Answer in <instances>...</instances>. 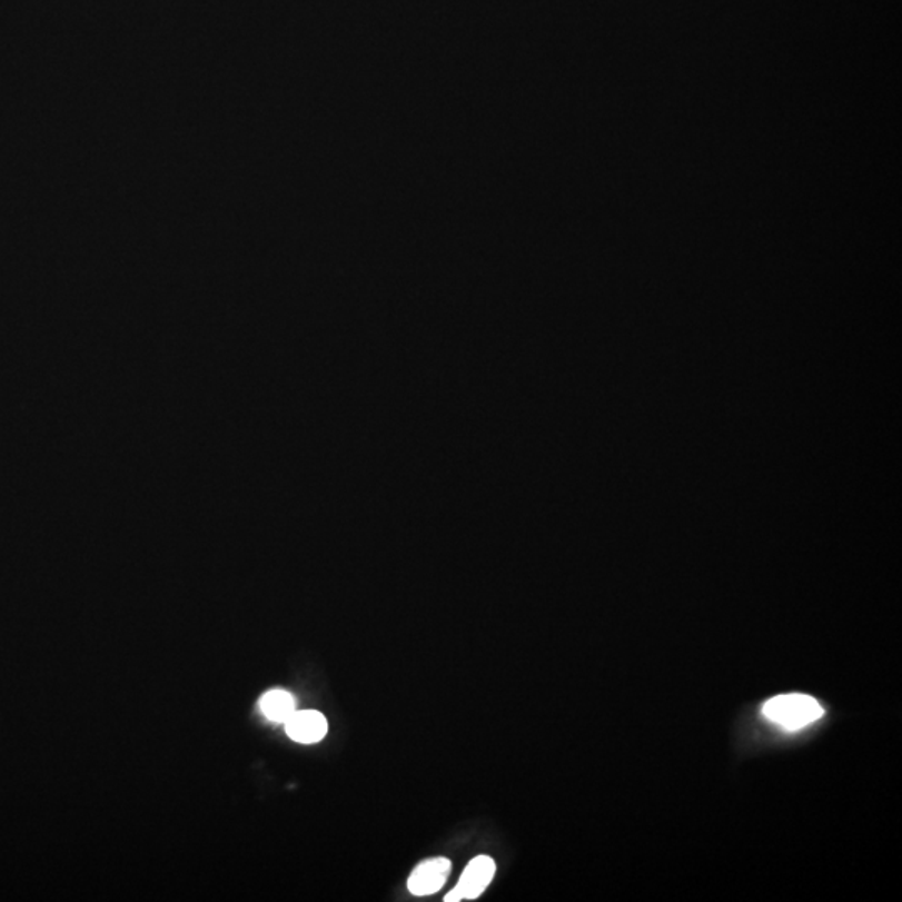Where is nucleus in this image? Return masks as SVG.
<instances>
[{"mask_svg": "<svg viewBox=\"0 0 902 902\" xmlns=\"http://www.w3.org/2000/svg\"><path fill=\"white\" fill-rule=\"evenodd\" d=\"M762 712L774 724H779L787 731H799V728L819 721L824 714V708L809 695L784 694L765 702Z\"/></svg>", "mask_w": 902, "mask_h": 902, "instance_id": "f257e3e1", "label": "nucleus"}, {"mask_svg": "<svg viewBox=\"0 0 902 902\" xmlns=\"http://www.w3.org/2000/svg\"><path fill=\"white\" fill-rule=\"evenodd\" d=\"M495 871H497V865H495L494 859L488 855H477L465 868L457 888L446 894L445 901L458 902L465 901V899L472 901V899L480 898L494 881Z\"/></svg>", "mask_w": 902, "mask_h": 902, "instance_id": "f03ea898", "label": "nucleus"}, {"mask_svg": "<svg viewBox=\"0 0 902 902\" xmlns=\"http://www.w3.org/2000/svg\"><path fill=\"white\" fill-rule=\"evenodd\" d=\"M452 862L446 858H432L416 865L408 879V891L413 895H432L448 881Z\"/></svg>", "mask_w": 902, "mask_h": 902, "instance_id": "7ed1b4c3", "label": "nucleus"}, {"mask_svg": "<svg viewBox=\"0 0 902 902\" xmlns=\"http://www.w3.org/2000/svg\"><path fill=\"white\" fill-rule=\"evenodd\" d=\"M285 724L289 737L299 744H315L328 732L325 715L316 711H295Z\"/></svg>", "mask_w": 902, "mask_h": 902, "instance_id": "20e7f679", "label": "nucleus"}, {"mask_svg": "<svg viewBox=\"0 0 902 902\" xmlns=\"http://www.w3.org/2000/svg\"><path fill=\"white\" fill-rule=\"evenodd\" d=\"M261 711L269 721L286 722L296 711V702L291 694L285 691H271L262 695Z\"/></svg>", "mask_w": 902, "mask_h": 902, "instance_id": "39448f33", "label": "nucleus"}]
</instances>
